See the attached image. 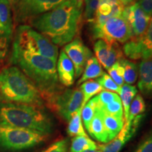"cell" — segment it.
Returning a JSON list of instances; mask_svg holds the SVG:
<instances>
[{
	"label": "cell",
	"mask_w": 152,
	"mask_h": 152,
	"mask_svg": "<svg viewBox=\"0 0 152 152\" xmlns=\"http://www.w3.org/2000/svg\"><path fill=\"white\" fill-rule=\"evenodd\" d=\"M144 115H139L133 119L131 122L124 123L122 130L116 137L113 140L107 142L106 144H102L97 147L101 152H120L124 147L129 140L134 136L140 123H142Z\"/></svg>",
	"instance_id": "12"
},
{
	"label": "cell",
	"mask_w": 152,
	"mask_h": 152,
	"mask_svg": "<svg viewBox=\"0 0 152 152\" xmlns=\"http://www.w3.org/2000/svg\"><path fill=\"white\" fill-rule=\"evenodd\" d=\"M96 81L98 82L99 84L102 87L103 89L107 90L108 91L115 92L117 94H120L121 87H119L107 73H104L103 75L100 76V77H99Z\"/></svg>",
	"instance_id": "32"
},
{
	"label": "cell",
	"mask_w": 152,
	"mask_h": 152,
	"mask_svg": "<svg viewBox=\"0 0 152 152\" xmlns=\"http://www.w3.org/2000/svg\"><path fill=\"white\" fill-rule=\"evenodd\" d=\"M120 64L124 68L123 79L128 85H132L137 81L138 77V66L136 64L123 58L119 61Z\"/></svg>",
	"instance_id": "25"
},
{
	"label": "cell",
	"mask_w": 152,
	"mask_h": 152,
	"mask_svg": "<svg viewBox=\"0 0 152 152\" xmlns=\"http://www.w3.org/2000/svg\"><path fill=\"white\" fill-rule=\"evenodd\" d=\"M47 134L26 129L0 125V149L18 151L42 143Z\"/></svg>",
	"instance_id": "6"
},
{
	"label": "cell",
	"mask_w": 152,
	"mask_h": 152,
	"mask_svg": "<svg viewBox=\"0 0 152 152\" xmlns=\"http://www.w3.org/2000/svg\"><path fill=\"white\" fill-rule=\"evenodd\" d=\"M85 4L84 18L87 21L92 23L96 17L99 0H85Z\"/></svg>",
	"instance_id": "31"
},
{
	"label": "cell",
	"mask_w": 152,
	"mask_h": 152,
	"mask_svg": "<svg viewBox=\"0 0 152 152\" xmlns=\"http://www.w3.org/2000/svg\"><path fill=\"white\" fill-rule=\"evenodd\" d=\"M111 10L112 7L111 5L106 3H102L99 4V5L96 14L104 16H109L111 14Z\"/></svg>",
	"instance_id": "37"
},
{
	"label": "cell",
	"mask_w": 152,
	"mask_h": 152,
	"mask_svg": "<svg viewBox=\"0 0 152 152\" xmlns=\"http://www.w3.org/2000/svg\"><path fill=\"white\" fill-rule=\"evenodd\" d=\"M94 50L99 62L107 70L123 58L117 42L99 39L94 44Z\"/></svg>",
	"instance_id": "14"
},
{
	"label": "cell",
	"mask_w": 152,
	"mask_h": 152,
	"mask_svg": "<svg viewBox=\"0 0 152 152\" xmlns=\"http://www.w3.org/2000/svg\"><path fill=\"white\" fill-rule=\"evenodd\" d=\"M103 74L104 71L97 58L95 56H92L90 59L87 61L83 75L81 76L80 79L78 80L77 84L83 83L85 82L88 81V80L90 79L97 78Z\"/></svg>",
	"instance_id": "20"
},
{
	"label": "cell",
	"mask_w": 152,
	"mask_h": 152,
	"mask_svg": "<svg viewBox=\"0 0 152 152\" xmlns=\"http://www.w3.org/2000/svg\"><path fill=\"white\" fill-rule=\"evenodd\" d=\"M99 109L106 114L113 115V116L118 118L124 119L123 107L121 99L118 100L114 101V102H111V103L106 104V105L104 106L99 107Z\"/></svg>",
	"instance_id": "28"
},
{
	"label": "cell",
	"mask_w": 152,
	"mask_h": 152,
	"mask_svg": "<svg viewBox=\"0 0 152 152\" xmlns=\"http://www.w3.org/2000/svg\"><path fill=\"white\" fill-rule=\"evenodd\" d=\"M64 51L73 64L75 77H79L84 71L87 61L92 56V52L78 37L65 45Z\"/></svg>",
	"instance_id": "13"
},
{
	"label": "cell",
	"mask_w": 152,
	"mask_h": 152,
	"mask_svg": "<svg viewBox=\"0 0 152 152\" xmlns=\"http://www.w3.org/2000/svg\"><path fill=\"white\" fill-rule=\"evenodd\" d=\"M0 125L37 131L45 134L52 132L51 117L39 106L24 104H0Z\"/></svg>",
	"instance_id": "3"
},
{
	"label": "cell",
	"mask_w": 152,
	"mask_h": 152,
	"mask_svg": "<svg viewBox=\"0 0 152 152\" xmlns=\"http://www.w3.org/2000/svg\"><path fill=\"white\" fill-rule=\"evenodd\" d=\"M94 99H95V102H96L97 106L101 107V106H104L106 105V104L111 103L114 101L118 100L121 98H120L118 94H116V93L111 92V91L103 90L98 95L94 96Z\"/></svg>",
	"instance_id": "29"
},
{
	"label": "cell",
	"mask_w": 152,
	"mask_h": 152,
	"mask_svg": "<svg viewBox=\"0 0 152 152\" xmlns=\"http://www.w3.org/2000/svg\"><path fill=\"white\" fill-rule=\"evenodd\" d=\"M138 87L147 96H152V59L144 60L139 66Z\"/></svg>",
	"instance_id": "16"
},
{
	"label": "cell",
	"mask_w": 152,
	"mask_h": 152,
	"mask_svg": "<svg viewBox=\"0 0 152 152\" xmlns=\"http://www.w3.org/2000/svg\"><path fill=\"white\" fill-rule=\"evenodd\" d=\"M0 20L6 36L11 40L14 33V20L10 0H0Z\"/></svg>",
	"instance_id": "18"
},
{
	"label": "cell",
	"mask_w": 152,
	"mask_h": 152,
	"mask_svg": "<svg viewBox=\"0 0 152 152\" xmlns=\"http://www.w3.org/2000/svg\"><path fill=\"white\" fill-rule=\"evenodd\" d=\"M13 47L31 54L41 55L57 61L58 49L48 38L28 25L16 28Z\"/></svg>",
	"instance_id": "5"
},
{
	"label": "cell",
	"mask_w": 152,
	"mask_h": 152,
	"mask_svg": "<svg viewBox=\"0 0 152 152\" xmlns=\"http://www.w3.org/2000/svg\"><path fill=\"white\" fill-rule=\"evenodd\" d=\"M137 90L135 86H132L128 84H123L121 87V92H120L121 97L120 98H121L123 107L125 121H128L131 102L137 95Z\"/></svg>",
	"instance_id": "21"
},
{
	"label": "cell",
	"mask_w": 152,
	"mask_h": 152,
	"mask_svg": "<svg viewBox=\"0 0 152 152\" xmlns=\"http://www.w3.org/2000/svg\"><path fill=\"white\" fill-rule=\"evenodd\" d=\"M91 33L94 39L109 42L125 43L132 38L131 28L122 15L110 16L102 25L91 23Z\"/></svg>",
	"instance_id": "7"
},
{
	"label": "cell",
	"mask_w": 152,
	"mask_h": 152,
	"mask_svg": "<svg viewBox=\"0 0 152 152\" xmlns=\"http://www.w3.org/2000/svg\"><path fill=\"white\" fill-rule=\"evenodd\" d=\"M68 141L67 139H62L55 142L42 152H68Z\"/></svg>",
	"instance_id": "34"
},
{
	"label": "cell",
	"mask_w": 152,
	"mask_h": 152,
	"mask_svg": "<svg viewBox=\"0 0 152 152\" xmlns=\"http://www.w3.org/2000/svg\"><path fill=\"white\" fill-rule=\"evenodd\" d=\"M123 52L125 56L132 59H152V17L143 35L125 42Z\"/></svg>",
	"instance_id": "10"
},
{
	"label": "cell",
	"mask_w": 152,
	"mask_h": 152,
	"mask_svg": "<svg viewBox=\"0 0 152 152\" xmlns=\"http://www.w3.org/2000/svg\"><path fill=\"white\" fill-rule=\"evenodd\" d=\"M11 39L7 37L4 31L2 25L0 20V61L4 58L9 50Z\"/></svg>",
	"instance_id": "33"
},
{
	"label": "cell",
	"mask_w": 152,
	"mask_h": 152,
	"mask_svg": "<svg viewBox=\"0 0 152 152\" xmlns=\"http://www.w3.org/2000/svg\"><path fill=\"white\" fill-rule=\"evenodd\" d=\"M134 152H152V132L146 137Z\"/></svg>",
	"instance_id": "35"
},
{
	"label": "cell",
	"mask_w": 152,
	"mask_h": 152,
	"mask_svg": "<svg viewBox=\"0 0 152 152\" xmlns=\"http://www.w3.org/2000/svg\"><path fill=\"white\" fill-rule=\"evenodd\" d=\"M110 77L113 80L119 87L122 86L124 84V79H123V74H124V68L123 66L120 64L119 61L113 64L111 68L108 69Z\"/></svg>",
	"instance_id": "30"
},
{
	"label": "cell",
	"mask_w": 152,
	"mask_h": 152,
	"mask_svg": "<svg viewBox=\"0 0 152 152\" xmlns=\"http://www.w3.org/2000/svg\"><path fill=\"white\" fill-rule=\"evenodd\" d=\"M0 99L8 103L39 107L43 104L40 92L16 66H9L0 71Z\"/></svg>",
	"instance_id": "4"
},
{
	"label": "cell",
	"mask_w": 152,
	"mask_h": 152,
	"mask_svg": "<svg viewBox=\"0 0 152 152\" xmlns=\"http://www.w3.org/2000/svg\"><path fill=\"white\" fill-rule=\"evenodd\" d=\"M96 109V103L95 102L94 99L92 98V99L89 101L87 103L83 108L81 112V118L84 124L85 128L87 130L90 126L91 121H92L93 118L94 116L95 112Z\"/></svg>",
	"instance_id": "27"
},
{
	"label": "cell",
	"mask_w": 152,
	"mask_h": 152,
	"mask_svg": "<svg viewBox=\"0 0 152 152\" xmlns=\"http://www.w3.org/2000/svg\"><path fill=\"white\" fill-rule=\"evenodd\" d=\"M11 62L33 82L41 94L51 98L60 92L56 61L13 47Z\"/></svg>",
	"instance_id": "2"
},
{
	"label": "cell",
	"mask_w": 152,
	"mask_h": 152,
	"mask_svg": "<svg viewBox=\"0 0 152 152\" xmlns=\"http://www.w3.org/2000/svg\"><path fill=\"white\" fill-rule=\"evenodd\" d=\"M58 80L63 85L71 87L75 82V68L73 64L62 49L58 55V63L56 66Z\"/></svg>",
	"instance_id": "15"
},
{
	"label": "cell",
	"mask_w": 152,
	"mask_h": 152,
	"mask_svg": "<svg viewBox=\"0 0 152 152\" xmlns=\"http://www.w3.org/2000/svg\"><path fill=\"white\" fill-rule=\"evenodd\" d=\"M120 1L125 7V6H130L131 4H134V0H120Z\"/></svg>",
	"instance_id": "38"
},
{
	"label": "cell",
	"mask_w": 152,
	"mask_h": 152,
	"mask_svg": "<svg viewBox=\"0 0 152 152\" xmlns=\"http://www.w3.org/2000/svg\"><path fill=\"white\" fill-rule=\"evenodd\" d=\"M83 152H101V151L99 150H97V149H90V150H86V151Z\"/></svg>",
	"instance_id": "39"
},
{
	"label": "cell",
	"mask_w": 152,
	"mask_h": 152,
	"mask_svg": "<svg viewBox=\"0 0 152 152\" xmlns=\"http://www.w3.org/2000/svg\"><path fill=\"white\" fill-rule=\"evenodd\" d=\"M104 89L99 84L97 81L89 80L83 83L80 86V91L83 95V101L81 106L82 109L93 96L99 94Z\"/></svg>",
	"instance_id": "23"
},
{
	"label": "cell",
	"mask_w": 152,
	"mask_h": 152,
	"mask_svg": "<svg viewBox=\"0 0 152 152\" xmlns=\"http://www.w3.org/2000/svg\"><path fill=\"white\" fill-rule=\"evenodd\" d=\"M66 0H10L16 23H26L51 11Z\"/></svg>",
	"instance_id": "8"
},
{
	"label": "cell",
	"mask_w": 152,
	"mask_h": 152,
	"mask_svg": "<svg viewBox=\"0 0 152 152\" xmlns=\"http://www.w3.org/2000/svg\"><path fill=\"white\" fill-rule=\"evenodd\" d=\"M137 3L148 16H152V0H139Z\"/></svg>",
	"instance_id": "36"
},
{
	"label": "cell",
	"mask_w": 152,
	"mask_h": 152,
	"mask_svg": "<svg viewBox=\"0 0 152 152\" xmlns=\"http://www.w3.org/2000/svg\"><path fill=\"white\" fill-rule=\"evenodd\" d=\"M51 100L57 113L63 118L69 121L81 108L83 95L80 90L67 89L56 93L51 97Z\"/></svg>",
	"instance_id": "9"
},
{
	"label": "cell",
	"mask_w": 152,
	"mask_h": 152,
	"mask_svg": "<svg viewBox=\"0 0 152 152\" xmlns=\"http://www.w3.org/2000/svg\"><path fill=\"white\" fill-rule=\"evenodd\" d=\"M122 16L128 23L132 30V39H137L143 35L151 18L142 10L137 2L125 7Z\"/></svg>",
	"instance_id": "11"
},
{
	"label": "cell",
	"mask_w": 152,
	"mask_h": 152,
	"mask_svg": "<svg viewBox=\"0 0 152 152\" xmlns=\"http://www.w3.org/2000/svg\"><path fill=\"white\" fill-rule=\"evenodd\" d=\"M82 7L76 0H66L51 11L30 20L31 27L40 32L52 42L64 46L78 33Z\"/></svg>",
	"instance_id": "1"
},
{
	"label": "cell",
	"mask_w": 152,
	"mask_h": 152,
	"mask_svg": "<svg viewBox=\"0 0 152 152\" xmlns=\"http://www.w3.org/2000/svg\"><path fill=\"white\" fill-rule=\"evenodd\" d=\"M146 110V104L142 95L137 94L131 102L129 109L128 122H131L133 119L139 115H143ZM126 122V121H125Z\"/></svg>",
	"instance_id": "26"
},
{
	"label": "cell",
	"mask_w": 152,
	"mask_h": 152,
	"mask_svg": "<svg viewBox=\"0 0 152 152\" xmlns=\"http://www.w3.org/2000/svg\"><path fill=\"white\" fill-rule=\"evenodd\" d=\"M100 111L102 119H103L104 126H105L106 132L109 135L110 142L115 137H116L118 134V133L121 132V130H122L123 125H124L125 121L124 119L118 118L113 116V115L106 114L101 110Z\"/></svg>",
	"instance_id": "19"
},
{
	"label": "cell",
	"mask_w": 152,
	"mask_h": 152,
	"mask_svg": "<svg viewBox=\"0 0 152 152\" xmlns=\"http://www.w3.org/2000/svg\"><path fill=\"white\" fill-rule=\"evenodd\" d=\"M97 149V145L87 136L74 137L71 141L70 152H83L86 150Z\"/></svg>",
	"instance_id": "22"
},
{
	"label": "cell",
	"mask_w": 152,
	"mask_h": 152,
	"mask_svg": "<svg viewBox=\"0 0 152 152\" xmlns=\"http://www.w3.org/2000/svg\"><path fill=\"white\" fill-rule=\"evenodd\" d=\"M82 109L80 108L69 120L67 132L70 136H87L82 122Z\"/></svg>",
	"instance_id": "24"
},
{
	"label": "cell",
	"mask_w": 152,
	"mask_h": 152,
	"mask_svg": "<svg viewBox=\"0 0 152 152\" xmlns=\"http://www.w3.org/2000/svg\"><path fill=\"white\" fill-rule=\"evenodd\" d=\"M87 130L94 140L102 143H107L109 142V135L106 132L102 114L97 105H96L94 116L92 121H91L90 126Z\"/></svg>",
	"instance_id": "17"
},
{
	"label": "cell",
	"mask_w": 152,
	"mask_h": 152,
	"mask_svg": "<svg viewBox=\"0 0 152 152\" xmlns=\"http://www.w3.org/2000/svg\"><path fill=\"white\" fill-rule=\"evenodd\" d=\"M76 1H77V4L79 6H80V7H83V0H76Z\"/></svg>",
	"instance_id": "40"
}]
</instances>
